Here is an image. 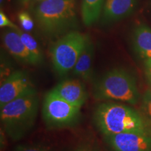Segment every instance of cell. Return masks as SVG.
<instances>
[{
  "label": "cell",
  "instance_id": "cell-20",
  "mask_svg": "<svg viewBox=\"0 0 151 151\" xmlns=\"http://www.w3.org/2000/svg\"><path fill=\"white\" fill-rule=\"evenodd\" d=\"M145 73L148 82L151 85V59L145 61Z\"/></svg>",
  "mask_w": 151,
  "mask_h": 151
},
{
  "label": "cell",
  "instance_id": "cell-9",
  "mask_svg": "<svg viewBox=\"0 0 151 151\" xmlns=\"http://www.w3.org/2000/svg\"><path fill=\"white\" fill-rule=\"evenodd\" d=\"M51 91L67 102L81 108L85 104L88 97L84 84L76 79H67L61 81Z\"/></svg>",
  "mask_w": 151,
  "mask_h": 151
},
{
  "label": "cell",
  "instance_id": "cell-18",
  "mask_svg": "<svg viewBox=\"0 0 151 151\" xmlns=\"http://www.w3.org/2000/svg\"><path fill=\"white\" fill-rule=\"evenodd\" d=\"M0 26H1V27H8L9 29L15 30L19 29L18 26L11 21L2 11H1V12H0Z\"/></svg>",
  "mask_w": 151,
  "mask_h": 151
},
{
  "label": "cell",
  "instance_id": "cell-15",
  "mask_svg": "<svg viewBox=\"0 0 151 151\" xmlns=\"http://www.w3.org/2000/svg\"><path fill=\"white\" fill-rule=\"evenodd\" d=\"M18 32L24 46L35 59L37 65H41L43 62V55L37 41L29 34L24 32L20 29H18Z\"/></svg>",
  "mask_w": 151,
  "mask_h": 151
},
{
  "label": "cell",
  "instance_id": "cell-19",
  "mask_svg": "<svg viewBox=\"0 0 151 151\" xmlns=\"http://www.w3.org/2000/svg\"><path fill=\"white\" fill-rule=\"evenodd\" d=\"M14 151H50L46 147L40 146H25L20 145L16 147Z\"/></svg>",
  "mask_w": 151,
  "mask_h": 151
},
{
  "label": "cell",
  "instance_id": "cell-8",
  "mask_svg": "<svg viewBox=\"0 0 151 151\" xmlns=\"http://www.w3.org/2000/svg\"><path fill=\"white\" fill-rule=\"evenodd\" d=\"M104 139L113 151H151L150 132H124Z\"/></svg>",
  "mask_w": 151,
  "mask_h": 151
},
{
  "label": "cell",
  "instance_id": "cell-23",
  "mask_svg": "<svg viewBox=\"0 0 151 151\" xmlns=\"http://www.w3.org/2000/svg\"><path fill=\"white\" fill-rule=\"evenodd\" d=\"M39 1H45V0H39Z\"/></svg>",
  "mask_w": 151,
  "mask_h": 151
},
{
  "label": "cell",
  "instance_id": "cell-10",
  "mask_svg": "<svg viewBox=\"0 0 151 151\" xmlns=\"http://www.w3.org/2000/svg\"><path fill=\"white\" fill-rule=\"evenodd\" d=\"M137 0H105L101 12V22L109 24L129 16L135 10Z\"/></svg>",
  "mask_w": 151,
  "mask_h": 151
},
{
  "label": "cell",
  "instance_id": "cell-5",
  "mask_svg": "<svg viewBox=\"0 0 151 151\" xmlns=\"http://www.w3.org/2000/svg\"><path fill=\"white\" fill-rule=\"evenodd\" d=\"M89 38L88 35L73 30L62 35L52 45L50 58L55 71L58 74L63 76L73 70Z\"/></svg>",
  "mask_w": 151,
  "mask_h": 151
},
{
  "label": "cell",
  "instance_id": "cell-7",
  "mask_svg": "<svg viewBox=\"0 0 151 151\" xmlns=\"http://www.w3.org/2000/svg\"><path fill=\"white\" fill-rule=\"evenodd\" d=\"M37 92L29 76L22 71L8 76L0 87V107L26 94Z\"/></svg>",
  "mask_w": 151,
  "mask_h": 151
},
{
  "label": "cell",
  "instance_id": "cell-21",
  "mask_svg": "<svg viewBox=\"0 0 151 151\" xmlns=\"http://www.w3.org/2000/svg\"><path fill=\"white\" fill-rule=\"evenodd\" d=\"M75 151H99L97 149L92 148V147L85 146H81L79 147Z\"/></svg>",
  "mask_w": 151,
  "mask_h": 151
},
{
  "label": "cell",
  "instance_id": "cell-3",
  "mask_svg": "<svg viewBox=\"0 0 151 151\" xmlns=\"http://www.w3.org/2000/svg\"><path fill=\"white\" fill-rule=\"evenodd\" d=\"M39 26L46 36L62 37L78 25L75 0H45L35 10Z\"/></svg>",
  "mask_w": 151,
  "mask_h": 151
},
{
  "label": "cell",
  "instance_id": "cell-22",
  "mask_svg": "<svg viewBox=\"0 0 151 151\" xmlns=\"http://www.w3.org/2000/svg\"><path fill=\"white\" fill-rule=\"evenodd\" d=\"M21 1H23V2H27V1H29V0H21Z\"/></svg>",
  "mask_w": 151,
  "mask_h": 151
},
{
  "label": "cell",
  "instance_id": "cell-12",
  "mask_svg": "<svg viewBox=\"0 0 151 151\" xmlns=\"http://www.w3.org/2000/svg\"><path fill=\"white\" fill-rule=\"evenodd\" d=\"M134 50L139 58L146 61L151 59V28L140 24L134 28L132 35Z\"/></svg>",
  "mask_w": 151,
  "mask_h": 151
},
{
  "label": "cell",
  "instance_id": "cell-17",
  "mask_svg": "<svg viewBox=\"0 0 151 151\" xmlns=\"http://www.w3.org/2000/svg\"><path fill=\"white\" fill-rule=\"evenodd\" d=\"M18 20L22 29L27 32H30L35 27V22L27 12L22 11L18 15Z\"/></svg>",
  "mask_w": 151,
  "mask_h": 151
},
{
  "label": "cell",
  "instance_id": "cell-6",
  "mask_svg": "<svg viewBox=\"0 0 151 151\" xmlns=\"http://www.w3.org/2000/svg\"><path fill=\"white\" fill-rule=\"evenodd\" d=\"M81 109L67 102L50 90L43 100L42 116L48 128L69 127L74 125L78 120Z\"/></svg>",
  "mask_w": 151,
  "mask_h": 151
},
{
  "label": "cell",
  "instance_id": "cell-13",
  "mask_svg": "<svg viewBox=\"0 0 151 151\" xmlns=\"http://www.w3.org/2000/svg\"><path fill=\"white\" fill-rule=\"evenodd\" d=\"M94 52L93 43L89 38L73 67L72 70L73 75L86 81L92 78Z\"/></svg>",
  "mask_w": 151,
  "mask_h": 151
},
{
  "label": "cell",
  "instance_id": "cell-16",
  "mask_svg": "<svg viewBox=\"0 0 151 151\" xmlns=\"http://www.w3.org/2000/svg\"><path fill=\"white\" fill-rule=\"evenodd\" d=\"M140 113L148 124L151 126V88H149L143 94L141 101Z\"/></svg>",
  "mask_w": 151,
  "mask_h": 151
},
{
  "label": "cell",
  "instance_id": "cell-4",
  "mask_svg": "<svg viewBox=\"0 0 151 151\" xmlns=\"http://www.w3.org/2000/svg\"><path fill=\"white\" fill-rule=\"evenodd\" d=\"M94 97L99 101H124L136 105L140 100L135 78L121 68H114L96 81Z\"/></svg>",
  "mask_w": 151,
  "mask_h": 151
},
{
  "label": "cell",
  "instance_id": "cell-1",
  "mask_svg": "<svg viewBox=\"0 0 151 151\" xmlns=\"http://www.w3.org/2000/svg\"><path fill=\"white\" fill-rule=\"evenodd\" d=\"M94 122L103 136L124 132H150L140 112L127 106L106 101L96 107Z\"/></svg>",
  "mask_w": 151,
  "mask_h": 151
},
{
  "label": "cell",
  "instance_id": "cell-2",
  "mask_svg": "<svg viewBox=\"0 0 151 151\" xmlns=\"http://www.w3.org/2000/svg\"><path fill=\"white\" fill-rule=\"evenodd\" d=\"M39 106L37 92H33L0 107V118L4 131L11 140L24 138L35 125Z\"/></svg>",
  "mask_w": 151,
  "mask_h": 151
},
{
  "label": "cell",
  "instance_id": "cell-11",
  "mask_svg": "<svg viewBox=\"0 0 151 151\" xmlns=\"http://www.w3.org/2000/svg\"><path fill=\"white\" fill-rule=\"evenodd\" d=\"M2 42L7 51L19 62L25 65L37 66L35 59L22 42L18 29L5 30L2 35Z\"/></svg>",
  "mask_w": 151,
  "mask_h": 151
},
{
  "label": "cell",
  "instance_id": "cell-14",
  "mask_svg": "<svg viewBox=\"0 0 151 151\" xmlns=\"http://www.w3.org/2000/svg\"><path fill=\"white\" fill-rule=\"evenodd\" d=\"M105 0H82L81 14L83 23L90 26L101 16Z\"/></svg>",
  "mask_w": 151,
  "mask_h": 151
}]
</instances>
